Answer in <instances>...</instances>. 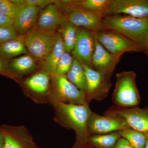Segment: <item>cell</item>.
Here are the masks:
<instances>
[{
	"label": "cell",
	"mask_w": 148,
	"mask_h": 148,
	"mask_svg": "<svg viewBox=\"0 0 148 148\" xmlns=\"http://www.w3.org/2000/svg\"><path fill=\"white\" fill-rule=\"evenodd\" d=\"M8 68L16 73H27L36 69L35 58L31 55H24L12 59L8 64Z\"/></svg>",
	"instance_id": "obj_21"
},
{
	"label": "cell",
	"mask_w": 148,
	"mask_h": 148,
	"mask_svg": "<svg viewBox=\"0 0 148 148\" xmlns=\"http://www.w3.org/2000/svg\"><path fill=\"white\" fill-rule=\"evenodd\" d=\"M64 51L63 40L60 34L57 32L53 48L44 60L43 66V71L53 75L58 61Z\"/></svg>",
	"instance_id": "obj_17"
},
{
	"label": "cell",
	"mask_w": 148,
	"mask_h": 148,
	"mask_svg": "<svg viewBox=\"0 0 148 148\" xmlns=\"http://www.w3.org/2000/svg\"><path fill=\"white\" fill-rule=\"evenodd\" d=\"M119 131L103 135H91L87 143L88 148H114L121 138Z\"/></svg>",
	"instance_id": "obj_19"
},
{
	"label": "cell",
	"mask_w": 148,
	"mask_h": 148,
	"mask_svg": "<svg viewBox=\"0 0 148 148\" xmlns=\"http://www.w3.org/2000/svg\"><path fill=\"white\" fill-rule=\"evenodd\" d=\"M54 89L52 99L75 105H88L85 93L73 84L66 75L53 77Z\"/></svg>",
	"instance_id": "obj_8"
},
{
	"label": "cell",
	"mask_w": 148,
	"mask_h": 148,
	"mask_svg": "<svg viewBox=\"0 0 148 148\" xmlns=\"http://www.w3.org/2000/svg\"><path fill=\"white\" fill-rule=\"evenodd\" d=\"M129 128L119 120L108 116L92 112L88 120V128L90 135H103Z\"/></svg>",
	"instance_id": "obj_14"
},
{
	"label": "cell",
	"mask_w": 148,
	"mask_h": 148,
	"mask_svg": "<svg viewBox=\"0 0 148 148\" xmlns=\"http://www.w3.org/2000/svg\"><path fill=\"white\" fill-rule=\"evenodd\" d=\"M74 58L68 52L64 51L58 61L53 77L65 75L71 70Z\"/></svg>",
	"instance_id": "obj_24"
},
{
	"label": "cell",
	"mask_w": 148,
	"mask_h": 148,
	"mask_svg": "<svg viewBox=\"0 0 148 148\" xmlns=\"http://www.w3.org/2000/svg\"><path fill=\"white\" fill-rule=\"evenodd\" d=\"M93 33L99 42L114 55L122 56L125 52L143 51L137 44L114 31L105 29Z\"/></svg>",
	"instance_id": "obj_6"
},
{
	"label": "cell",
	"mask_w": 148,
	"mask_h": 148,
	"mask_svg": "<svg viewBox=\"0 0 148 148\" xmlns=\"http://www.w3.org/2000/svg\"><path fill=\"white\" fill-rule=\"evenodd\" d=\"M145 108L146 109H147V110H148V107H147V108Z\"/></svg>",
	"instance_id": "obj_37"
},
{
	"label": "cell",
	"mask_w": 148,
	"mask_h": 148,
	"mask_svg": "<svg viewBox=\"0 0 148 148\" xmlns=\"http://www.w3.org/2000/svg\"><path fill=\"white\" fill-rule=\"evenodd\" d=\"M17 36L13 25L0 27V42L1 43L13 39Z\"/></svg>",
	"instance_id": "obj_26"
},
{
	"label": "cell",
	"mask_w": 148,
	"mask_h": 148,
	"mask_svg": "<svg viewBox=\"0 0 148 148\" xmlns=\"http://www.w3.org/2000/svg\"><path fill=\"white\" fill-rule=\"evenodd\" d=\"M123 14L137 18H148V0H112L104 16Z\"/></svg>",
	"instance_id": "obj_11"
},
{
	"label": "cell",
	"mask_w": 148,
	"mask_h": 148,
	"mask_svg": "<svg viewBox=\"0 0 148 148\" xmlns=\"http://www.w3.org/2000/svg\"><path fill=\"white\" fill-rule=\"evenodd\" d=\"M57 1L53 0H24L26 6H34L40 9L45 8L49 4Z\"/></svg>",
	"instance_id": "obj_28"
},
{
	"label": "cell",
	"mask_w": 148,
	"mask_h": 148,
	"mask_svg": "<svg viewBox=\"0 0 148 148\" xmlns=\"http://www.w3.org/2000/svg\"><path fill=\"white\" fill-rule=\"evenodd\" d=\"M95 47L93 32L78 27L76 39L72 51V56L83 65L91 68V61Z\"/></svg>",
	"instance_id": "obj_10"
},
{
	"label": "cell",
	"mask_w": 148,
	"mask_h": 148,
	"mask_svg": "<svg viewBox=\"0 0 148 148\" xmlns=\"http://www.w3.org/2000/svg\"><path fill=\"white\" fill-rule=\"evenodd\" d=\"M74 148H88L86 146L82 145H77L76 144V146Z\"/></svg>",
	"instance_id": "obj_35"
},
{
	"label": "cell",
	"mask_w": 148,
	"mask_h": 148,
	"mask_svg": "<svg viewBox=\"0 0 148 148\" xmlns=\"http://www.w3.org/2000/svg\"><path fill=\"white\" fill-rule=\"evenodd\" d=\"M121 137L125 139L135 148H145L148 137L142 132L132 128L119 131Z\"/></svg>",
	"instance_id": "obj_23"
},
{
	"label": "cell",
	"mask_w": 148,
	"mask_h": 148,
	"mask_svg": "<svg viewBox=\"0 0 148 148\" xmlns=\"http://www.w3.org/2000/svg\"><path fill=\"white\" fill-rule=\"evenodd\" d=\"M20 11L19 8L12 1L0 0V14H1L14 20Z\"/></svg>",
	"instance_id": "obj_25"
},
{
	"label": "cell",
	"mask_w": 148,
	"mask_h": 148,
	"mask_svg": "<svg viewBox=\"0 0 148 148\" xmlns=\"http://www.w3.org/2000/svg\"><path fill=\"white\" fill-rule=\"evenodd\" d=\"M114 148H135L124 138L121 137Z\"/></svg>",
	"instance_id": "obj_30"
},
{
	"label": "cell",
	"mask_w": 148,
	"mask_h": 148,
	"mask_svg": "<svg viewBox=\"0 0 148 148\" xmlns=\"http://www.w3.org/2000/svg\"><path fill=\"white\" fill-rule=\"evenodd\" d=\"M56 35L55 32L46 31L35 27L24 37L27 51L35 58L44 60L53 48Z\"/></svg>",
	"instance_id": "obj_4"
},
{
	"label": "cell",
	"mask_w": 148,
	"mask_h": 148,
	"mask_svg": "<svg viewBox=\"0 0 148 148\" xmlns=\"http://www.w3.org/2000/svg\"><path fill=\"white\" fill-rule=\"evenodd\" d=\"M3 148H23L20 144L11 136H4V144Z\"/></svg>",
	"instance_id": "obj_29"
},
{
	"label": "cell",
	"mask_w": 148,
	"mask_h": 148,
	"mask_svg": "<svg viewBox=\"0 0 148 148\" xmlns=\"http://www.w3.org/2000/svg\"><path fill=\"white\" fill-rule=\"evenodd\" d=\"M103 22L105 29L114 31L127 37L144 51L148 36V18L114 14L104 16Z\"/></svg>",
	"instance_id": "obj_2"
},
{
	"label": "cell",
	"mask_w": 148,
	"mask_h": 148,
	"mask_svg": "<svg viewBox=\"0 0 148 148\" xmlns=\"http://www.w3.org/2000/svg\"><path fill=\"white\" fill-rule=\"evenodd\" d=\"M25 35H19L0 45V57L8 59L22 54H26L27 50L24 43Z\"/></svg>",
	"instance_id": "obj_16"
},
{
	"label": "cell",
	"mask_w": 148,
	"mask_h": 148,
	"mask_svg": "<svg viewBox=\"0 0 148 148\" xmlns=\"http://www.w3.org/2000/svg\"><path fill=\"white\" fill-rule=\"evenodd\" d=\"M70 71L84 83L86 84V78L82 64L77 59L74 58L73 64Z\"/></svg>",
	"instance_id": "obj_27"
},
{
	"label": "cell",
	"mask_w": 148,
	"mask_h": 148,
	"mask_svg": "<svg viewBox=\"0 0 148 148\" xmlns=\"http://www.w3.org/2000/svg\"><path fill=\"white\" fill-rule=\"evenodd\" d=\"M41 9L34 6H27L20 10L14 20L13 26L16 32L27 34L36 26Z\"/></svg>",
	"instance_id": "obj_15"
},
{
	"label": "cell",
	"mask_w": 148,
	"mask_h": 148,
	"mask_svg": "<svg viewBox=\"0 0 148 148\" xmlns=\"http://www.w3.org/2000/svg\"><path fill=\"white\" fill-rule=\"evenodd\" d=\"M112 0H81L64 1L65 7H75L85 10L104 13L110 5ZM104 15V14H103Z\"/></svg>",
	"instance_id": "obj_18"
},
{
	"label": "cell",
	"mask_w": 148,
	"mask_h": 148,
	"mask_svg": "<svg viewBox=\"0 0 148 148\" xmlns=\"http://www.w3.org/2000/svg\"><path fill=\"white\" fill-rule=\"evenodd\" d=\"M86 78L85 94L88 103L92 100L100 101L108 96L112 86L110 77L82 64Z\"/></svg>",
	"instance_id": "obj_7"
},
{
	"label": "cell",
	"mask_w": 148,
	"mask_h": 148,
	"mask_svg": "<svg viewBox=\"0 0 148 148\" xmlns=\"http://www.w3.org/2000/svg\"><path fill=\"white\" fill-rule=\"evenodd\" d=\"M104 115L116 119L129 128L142 132L148 138V110L139 107L123 108L114 106Z\"/></svg>",
	"instance_id": "obj_5"
},
{
	"label": "cell",
	"mask_w": 148,
	"mask_h": 148,
	"mask_svg": "<svg viewBox=\"0 0 148 148\" xmlns=\"http://www.w3.org/2000/svg\"><path fill=\"white\" fill-rule=\"evenodd\" d=\"M8 64L5 59L0 57V74L6 71L8 69Z\"/></svg>",
	"instance_id": "obj_32"
},
{
	"label": "cell",
	"mask_w": 148,
	"mask_h": 148,
	"mask_svg": "<svg viewBox=\"0 0 148 148\" xmlns=\"http://www.w3.org/2000/svg\"><path fill=\"white\" fill-rule=\"evenodd\" d=\"M145 148H148V138L147 139V142H146L145 146Z\"/></svg>",
	"instance_id": "obj_36"
},
{
	"label": "cell",
	"mask_w": 148,
	"mask_h": 148,
	"mask_svg": "<svg viewBox=\"0 0 148 148\" xmlns=\"http://www.w3.org/2000/svg\"><path fill=\"white\" fill-rule=\"evenodd\" d=\"M68 21L77 27L82 28L92 32L105 30L103 13L85 10L79 8H64Z\"/></svg>",
	"instance_id": "obj_9"
},
{
	"label": "cell",
	"mask_w": 148,
	"mask_h": 148,
	"mask_svg": "<svg viewBox=\"0 0 148 148\" xmlns=\"http://www.w3.org/2000/svg\"><path fill=\"white\" fill-rule=\"evenodd\" d=\"M143 52H145L147 55L148 56V36L147 39V42H146L145 47V49H144Z\"/></svg>",
	"instance_id": "obj_34"
},
{
	"label": "cell",
	"mask_w": 148,
	"mask_h": 148,
	"mask_svg": "<svg viewBox=\"0 0 148 148\" xmlns=\"http://www.w3.org/2000/svg\"><path fill=\"white\" fill-rule=\"evenodd\" d=\"M14 20L0 14V27L13 25Z\"/></svg>",
	"instance_id": "obj_31"
},
{
	"label": "cell",
	"mask_w": 148,
	"mask_h": 148,
	"mask_svg": "<svg viewBox=\"0 0 148 148\" xmlns=\"http://www.w3.org/2000/svg\"><path fill=\"white\" fill-rule=\"evenodd\" d=\"M44 71L33 75L25 80V84L31 90L39 93L47 91L49 86V75Z\"/></svg>",
	"instance_id": "obj_22"
},
{
	"label": "cell",
	"mask_w": 148,
	"mask_h": 148,
	"mask_svg": "<svg viewBox=\"0 0 148 148\" xmlns=\"http://www.w3.org/2000/svg\"><path fill=\"white\" fill-rule=\"evenodd\" d=\"M78 27L68 21L63 23L59 27L58 33L63 40L65 51L71 53L76 39Z\"/></svg>",
	"instance_id": "obj_20"
},
{
	"label": "cell",
	"mask_w": 148,
	"mask_h": 148,
	"mask_svg": "<svg viewBox=\"0 0 148 148\" xmlns=\"http://www.w3.org/2000/svg\"><path fill=\"white\" fill-rule=\"evenodd\" d=\"M4 144V136L0 134V148H3Z\"/></svg>",
	"instance_id": "obj_33"
},
{
	"label": "cell",
	"mask_w": 148,
	"mask_h": 148,
	"mask_svg": "<svg viewBox=\"0 0 148 148\" xmlns=\"http://www.w3.org/2000/svg\"><path fill=\"white\" fill-rule=\"evenodd\" d=\"M51 101L56 108L61 124L75 132L76 144L87 147V141L90 136L88 123L92 112L89 105L67 104L52 98Z\"/></svg>",
	"instance_id": "obj_1"
},
{
	"label": "cell",
	"mask_w": 148,
	"mask_h": 148,
	"mask_svg": "<svg viewBox=\"0 0 148 148\" xmlns=\"http://www.w3.org/2000/svg\"><path fill=\"white\" fill-rule=\"evenodd\" d=\"M55 3L49 4L40 11L35 27L46 31L55 32L63 23L68 21L61 4L59 5Z\"/></svg>",
	"instance_id": "obj_13"
},
{
	"label": "cell",
	"mask_w": 148,
	"mask_h": 148,
	"mask_svg": "<svg viewBox=\"0 0 148 148\" xmlns=\"http://www.w3.org/2000/svg\"><path fill=\"white\" fill-rule=\"evenodd\" d=\"M116 80L112 101L117 107L129 108L138 107L141 101L136 83V74L133 71L116 74Z\"/></svg>",
	"instance_id": "obj_3"
},
{
	"label": "cell",
	"mask_w": 148,
	"mask_h": 148,
	"mask_svg": "<svg viewBox=\"0 0 148 148\" xmlns=\"http://www.w3.org/2000/svg\"><path fill=\"white\" fill-rule=\"evenodd\" d=\"M121 57L110 53L95 38V50L91 61L92 69L111 77Z\"/></svg>",
	"instance_id": "obj_12"
}]
</instances>
